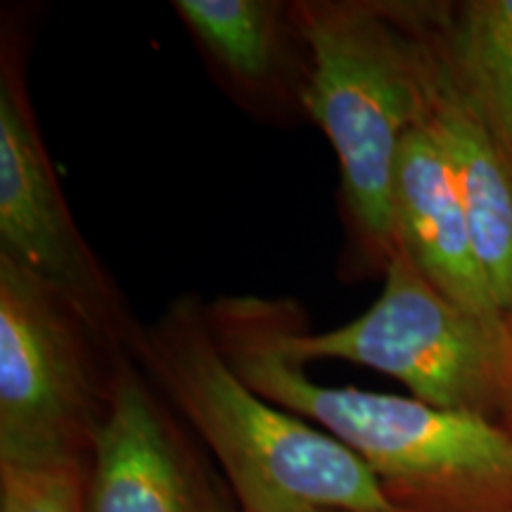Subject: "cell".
I'll return each mask as SVG.
<instances>
[{
    "label": "cell",
    "instance_id": "1",
    "mask_svg": "<svg viewBox=\"0 0 512 512\" xmlns=\"http://www.w3.org/2000/svg\"><path fill=\"white\" fill-rule=\"evenodd\" d=\"M290 297L207 302L216 344L264 399L351 448L399 512H512V432L413 396L320 384L285 342Z\"/></svg>",
    "mask_w": 512,
    "mask_h": 512
},
{
    "label": "cell",
    "instance_id": "2",
    "mask_svg": "<svg viewBox=\"0 0 512 512\" xmlns=\"http://www.w3.org/2000/svg\"><path fill=\"white\" fill-rule=\"evenodd\" d=\"M131 356L216 458L240 512H399L351 448L235 373L195 294L143 323Z\"/></svg>",
    "mask_w": 512,
    "mask_h": 512
},
{
    "label": "cell",
    "instance_id": "3",
    "mask_svg": "<svg viewBox=\"0 0 512 512\" xmlns=\"http://www.w3.org/2000/svg\"><path fill=\"white\" fill-rule=\"evenodd\" d=\"M290 12L309 62L304 114L337 155L356 245L384 271L401 145L422 114L420 38L392 0H294Z\"/></svg>",
    "mask_w": 512,
    "mask_h": 512
},
{
    "label": "cell",
    "instance_id": "4",
    "mask_svg": "<svg viewBox=\"0 0 512 512\" xmlns=\"http://www.w3.org/2000/svg\"><path fill=\"white\" fill-rule=\"evenodd\" d=\"M285 342L299 363L347 361L394 377L446 411L512 425V325L479 318L439 292L394 245L375 304L335 330L311 332L287 299Z\"/></svg>",
    "mask_w": 512,
    "mask_h": 512
},
{
    "label": "cell",
    "instance_id": "5",
    "mask_svg": "<svg viewBox=\"0 0 512 512\" xmlns=\"http://www.w3.org/2000/svg\"><path fill=\"white\" fill-rule=\"evenodd\" d=\"M126 351L0 254V463L91 456Z\"/></svg>",
    "mask_w": 512,
    "mask_h": 512
},
{
    "label": "cell",
    "instance_id": "6",
    "mask_svg": "<svg viewBox=\"0 0 512 512\" xmlns=\"http://www.w3.org/2000/svg\"><path fill=\"white\" fill-rule=\"evenodd\" d=\"M0 254L53 285L112 347L133 354L143 323L76 226L31 105L22 43L8 27L0 48Z\"/></svg>",
    "mask_w": 512,
    "mask_h": 512
},
{
    "label": "cell",
    "instance_id": "7",
    "mask_svg": "<svg viewBox=\"0 0 512 512\" xmlns=\"http://www.w3.org/2000/svg\"><path fill=\"white\" fill-rule=\"evenodd\" d=\"M86 512H240L131 354L88 456Z\"/></svg>",
    "mask_w": 512,
    "mask_h": 512
},
{
    "label": "cell",
    "instance_id": "8",
    "mask_svg": "<svg viewBox=\"0 0 512 512\" xmlns=\"http://www.w3.org/2000/svg\"><path fill=\"white\" fill-rule=\"evenodd\" d=\"M394 245L451 302L479 318L508 323L479 264L451 164L422 119L403 140L396 166Z\"/></svg>",
    "mask_w": 512,
    "mask_h": 512
},
{
    "label": "cell",
    "instance_id": "9",
    "mask_svg": "<svg viewBox=\"0 0 512 512\" xmlns=\"http://www.w3.org/2000/svg\"><path fill=\"white\" fill-rule=\"evenodd\" d=\"M422 46V114L451 164L479 264L512 325V176L479 119L448 79L413 5L403 3Z\"/></svg>",
    "mask_w": 512,
    "mask_h": 512
},
{
    "label": "cell",
    "instance_id": "10",
    "mask_svg": "<svg viewBox=\"0 0 512 512\" xmlns=\"http://www.w3.org/2000/svg\"><path fill=\"white\" fill-rule=\"evenodd\" d=\"M171 8L197 46L242 98L304 112L306 48L290 3L174 0Z\"/></svg>",
    "mask_w": 512,
    "mask_h": 512
},
{
    "label": "cell",
    "instance_id": "11",
    "mask_svg": "<svg viewBox=\"0 0 512 512\" xmlns=\"http://www.w3.org/2000/svg\"><path fill=\"white\" fill-rule=\"evenodd\" d=\"M411 5L512 176V0Z\"/></svg>",
    "mask_w": 512,
    "mask_h": 512
},
{
    "label": "cell",
    "instance_id": "12",
    "mask_svg": "<svg viewBox=\"0 0 512 512\" xmlns=\"http://www.w3.org/2000/svg\"><path fill=\"white\" fill-rule=\"evenodd\" d=\"M88 458L0 463V512H86Z\"/></svg>",
    "mask_w": 512,
    "mask_h": 512
},
{
    "label": "cell",
    "instance_id": "13",
    "mask_svg": "<svg viewBox=\"0 0 512 512\" xmlns=\"http://www.w3.org/2000/svg\"><path fill=\"white\" fill-rule=\"evenodd\" d=\"M510 432H512V425H510Z\"/></svg>",
    "mask_w": 512,
    "mask_h": 512
}]
</instances>
